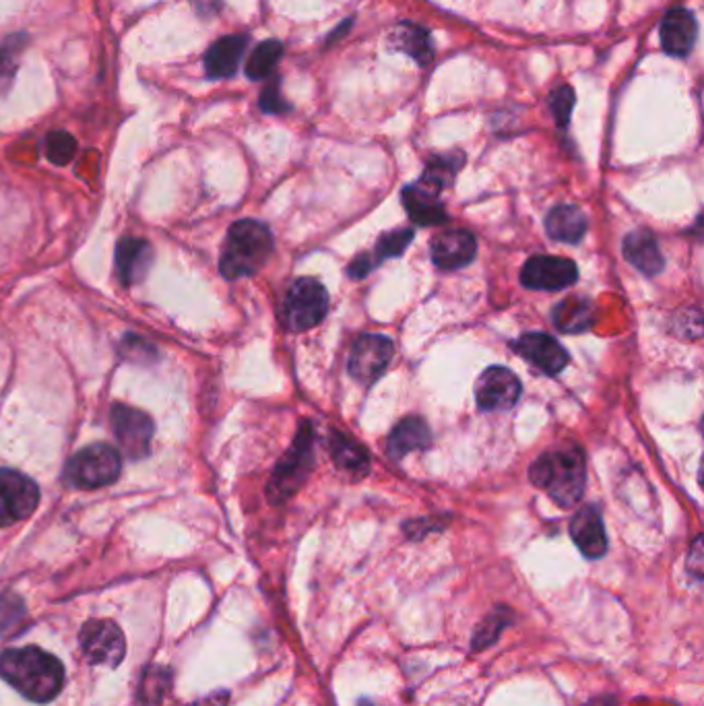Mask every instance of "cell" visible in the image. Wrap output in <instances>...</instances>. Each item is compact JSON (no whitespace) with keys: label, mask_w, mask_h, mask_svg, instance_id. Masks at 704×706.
Here are the masks:
<instances>
[{"label":"cell","mask_w":704,"mask_h":706,"mask_svg":"<svg viewBox=\"0 0 704 706\" xmlns=\"http://www.w3.org/2000/svg\"><path fill=\"white\" fill-rule=\"evenodd\" d=\"M585 706H618L616 705V700L612 698V696H602V698H595V700H591Z\"/></svg>","instance_id":"obj_39"},{"label":"cell","mask_w":704,"mask_h":706,"mask_svg":"<svg viewBox=\"0 0 704 706\" xmlns=\"http://www.w3.org/2000/svg\"><path fill=\"white\" fill-rule=\"evenodd\" d=\"M329 448H331V459L337 465V469L354 476H364L368 471L370 457H368V450L361 447L358 440L349 438L347 434L333 432Z\"/></svg>","instance_id":"obj_24"},{"label":"cell","mask_w":704,"mask_h":706,"mask_svg":"<svg viewBox=\"0 0 704 706\" xmlns=\"http://www.w3.org/2000/svg\"><path fill=\"white\" fill-rule=\"evenodd\" d=\"M523 392L520 380L504 366H492L479 376L475 401L482 411H506L515 407Z\"/></svg>","instance_id":"obj_11"},{"label":"cell","mask_w":704,"mask_h":706,"mask_svg":"<svg viewBox=\"0 0 704 706\" xmlns=\"http://www.w3.org/2000/svg\"><path fill=\"white\" fill-rule=\"evenodd\" d=\"M440 195H443V188L436 187L426 178H419L414 185L403 188V207L417 226H440L448 221V213Z\"/></svg>","instance_id":"obj_13"},{"label":"cell","mask_w":704,"mask_h":706,"mask_svg":"<svg viewBox=\"0 0 704 706\" xmlns=\"http://www.w3.org/2000/svg\"><path fill=\"white\" fill-rule=\"evenodd\" d=\"M698 36V23L686 9H674L665 14L662 23L663 50L672 57L691 54Z\"/></svg>","instance_id":"obj_19"},{"label":"cell","mask_w":704,"mask_h":706,"mask_svg":"<svg viewBox=\"0 0 704 706\" xmlns=\"http://www.w3.org/2000/svg\"><path fill=\"white\" fill-rule=\"evenodd\" d=\"M432 440L430 426L422 418H405L388 434V457L399 461L414 450L428 448Z\"/></svg>","instance_id":"obj_22"},{"label":"cell","mask_w":704,"mask_h":706,"mask_svg":"<svg viewBox=\"0 0 704 706\" xmlns=\"http://www.w3.org/2000/svg\"><path fill=\"white\" fill-rule=\"evenodd\" d=\"M28 607L21 595L2 593L0 595V638H11L26 628Z\"/></svg>","instance_id":"obj_27"},{"label":"cell","mask_w":704,"mask_h":706,"mask_svg":"<svg viewBox=\"0 0 704 706\" xmlns=\"http://www.w3.org/2000/svg\"><path fill=\"white\" fill-rule=\"evenodd\" d=\"M515 349L520 358H525L532 366L547 376L561 375L571 361L568 351L547 332H527V335L518 337V341H515Z\"/></svg>","instance_id":"obj_14"},{"label":"cell","mask_w":704,"mask_h":706,"mask_svg":"<svg viewBox=\"0 0 704 706\" xmlns=\"http://www.w3.org/2000/svg\"><path fill=\"white\" fill-rule=\"evenodd\" d=\"M40 503V488L31 477L0 467V527H11L33 515Z\"/></svg>","instance_id":"obj_8"},{"label":"cell","mask_w":704,"mask_h":706,"mask_svg":"<svg viewBox=\"0 0 704 706\" xmlns=\"http://www.w3.org/2000/svg\"><path fill=\"white\" fill-rule=\"evenodd\" d=\"M443 527H445V525H443L440 520L416 519L405 523V525H403V531H405V537H409L412 541H417V539L426 537V535L432 534V531H440Z\"/></svg>","instance_id":"obj_35"},{"label":"cell","mask_w":704,"mask_h":706,"mask_svg":"<svg viewBox=\"0 0 704 706\" xmlns=\"http://www.w3.org/2000/svg\"><path fill=\"white\" fill-rule=\"evenodd\" d=\"M110 426L118 447L132 461L145 459L151 453L156 426L153 419L141 409L116 404L110 411Z\"/></svg>","instance_id":"obj_7"},{"label":"cell","mask_w":704,"mask_h":706,"mask_svg":"<svg viewBox=\"0 0 704 706\" xmlns=\"http://www.w3.org/2000/svg\"><path fill=\"white\" fill-rule=\"evenodd\" d=\"M168 688H170V672L163 667H153L145 676L141 696L147 703H158L159 698L168 693Z\"/></svg>","instance_id":"obj_33"},{"label":"cell","mask_w":704,"mask_h":706,"mask_svg":"<svg viewBox=\"0 0 704 706\" xmlns=\"http://www.w3.org/2000/svg\"><path fill=\"white\" fill-rule=\"evenodd\" d=\"M622 252L626 260L633 265L634 269H638L641 274L657 275L662 274L665 267L662 250L657 236L653 231L638 228L631 231L624 242H622Z\"/></svg>","instance_id":"obj_18"},{"label":"cell","mask_w":704,"mask_h":706,"mask_svg":"<svg viewBox=\"0 0 704 706\" xmlns=\"http://www.w3.org/2000/svg\"><path fill=\"white\" fill-rule=\"evenodd\" d=\"M248 48V38L242 33L226 36L217 40L205 54V69L214 79H226L238 71L240 60Z\"/></svg>","instance_id":"obj_20"},{"label":"cell","mask_w":704,"mask_h":706,"mask_svg":"<svg viewBox=\"0 0 704 706\" xmlns=\"http://www.w3.org/2000/svg\"><path fill=\"white\" fill-rule=\"evenodd\" d=\"M28 43L26 33H14L0 43V89L13 83L17 67H19V54L23 52Z\"/></svg>","instance_id":"obj_29"},{"label":"cell","mask_w":704,"mask_h":706,"mask_svg":"<svg viewBox=\"0 0 704 706\" xmlns=\"http://www.w3.org/2000/svg\"><path fill=\"white\" fill-rule=\"evenodd\" d=\"M393 43L397 50L417 60L419 67H428L434 57L432 38L428 29L419 28L414 23H401L393 33Z\"/></svg>","instance_id":"obj_25"},{"label":"cell","mask_w":704,"mask_h":706,"mask_svg":"<svg viewBox=\"0 0 704 706\" xmlns=\"http://www.w3.org/2000/svg\"><path fill=\"white\" fill-rule=\"evenodd\" d=\"M230 703V693L228 690H219V693L209 694L201 698L195 706H228Z\"/></svg>","instance_id":"obj_38"},{"label":"cell","mask_w":704,"mask_h":706,"mask_svg":"<svg viewBox=\"0 0 704 706\" xmlns=\"http://www.w3.org/2000/svg\"><path fill=\"white\" fill-rule=\"evenodd\" d=\"M315 465V428L308 419L300 424L298 436L286 457L275 465L274 476L267 486V496L274 505H284L303 488Z\"/></svg>","instance_id":"obj_4"},{"label":"cell","mask_w":704,"mask_h":706,"mask_svg":"<svg viewBox=\"0 0 704 706\" xmlns=\"http://www.w3.org/2000/svg\"><path fill=\"white\" fill-rule=\"evenodd\" d=\"M595 322V308L593 302L583 296H571L562 300L554 310V325L562 332L589 331Z\"/></svg>","instance_id":"obj_23"},{"label":"cell","mask_w":704,"mask_h":706,"mask_svg":"<svg viewBox=\"0 0 704 706\" xmlns=\"http://www.w3.org/2000/svg\"><path fill=\"white\" fill-rule=\"evenodd\" d=\"M0 678L31 703H52L65 686V665L40 647L0 653Z\"/></svg>","instance_id":"obj_1"},{"label":"cell","mask_w":704,"mask_h":706,"mask_svg":"<svg viewBox=\"0 0 704 706\" xmlns=\"http://www.w3.org/2000/svg\"><path fill=\"white\" fill-rule=\"evenodd\" d=\"M358 706H376L374 705L373 700H368V698H361V700H359Z\"/></svg>","instance_id":"obj_40"},{"label":"cell","mask_w":704,"mask_h":706,"mask_svg":"<svg viewBox=\"0 0 704 706\" xmlns=\"http://www.w3.org/2000/svg\"><path fill=\"white\" fill-rule=\"evenodd\" d=\"M513 620H515V614L510 607H494L488 616L477 624L474 636H472V650L482 653V650L492 647L503 635L504 628L510 626Z\"/></svg>","instance_id":"obj_26"},{"label":"cell","mask_w":704,"mask_h":706,"mask_svg":"<svg viewBox=\"0 0 704 706\" xmlns=\"http://www.w3.org/2000/svg\"><path fill=\"white\" fill-rule=\"evenodd\" d=\"M571 537L587 560H599L607 554V535L597 506H583L571 520Z\"/></svg>","instance_id":"obj_16"},{"label":"cell","mask_w":704,"mask_h":706,"mask_svg":"<svg viewBox=\"0 0 704 706\" xmlns=\"http://www.w3.org/2000/svg\"><path fill=\"white\" fill-rule=\"evenodd\" d=\"M376 265H378V262L374 259L373 252H361V255H358L356 259L349 262L347 275H349L351 279H364L366 275H370V271H374Z\"/></svg>","instance_id":"obj_37"},{"label":"cell","mask_w":704,"mask_h":706,"mask_svg":"<svg viewBox=\"0 0 704 706\" xmlns=\"http://www.w3.org/2000/svg\"><path fill=\"white\" fill-rule=\"evenodd\" d=\"M589 221L576 205H558L546 217L547 236L556 242L576 245L587 233Z\"/></svg>","instance_id":"obj_21"},{"label":"cell","mask_w":704,"mask_h":706,"mask_svg":"<svg viewBox=\"0 0 704 706\" xmlns=\"http://www.w3.org/2000/svg\"><path fill=\"white\" fill-rule=\"evenodd\" d=\"M46 156L54 166H67L77 156V141L67 130H54L46 139Z\"/></svg>","instance_id":"obj_31"},{"label":"cell","mask_w":704,"mask_h":706,"mask_svg":"<svg viewBox=\"0 0 704 706\" xmlns=\"http://www.w3.org/2000/svg\"><path fill=\"white\" fill-rule=\"evenodd\" d=\"M122 459L110 445L96 443L75 453L65 467V481L79 490H98L120 476Z\"/></svg>","instance_id":"obj_5"},{"label":"cell","mask_w":704,"mask_h":706,"mask_svg":"<svg viewBox=\"0 0 704 706\" xmlns=\"http://www.w3.org/2000/svg\"><path fill=\"white\" fill-rule=\"evenodd\" d=\"M153 248L143 238L127 236L116 245V277L122 286H135L143 281L151 269Z\"/></svg>","instance_id":"obj_17"},{"label":"cell","mask_w":704,"mask_h":706,"mask_svg":"<svg viewBox=\"0 0 704 706\" xmlns=\"http://www.w3.org/2000/svg\"><path fill=\"white\" fill-rule=\"evenodd\" d=\"M329 294L315 277H300L289 286L284 300V322L289 331L315 329L327 317Z\"/></svg>","instance_id":"obj_6"},{"label":"cell","mask_w":704,"mask_h":706,"mask_svg":"<svg viewBox=\"0 0 704 706\" xmlns=\"http://www.w3.org/2000/svg\"><path fill=\"white\" fill-rule=\"evenodd\" d=\"M260 110L267 115H284L288 112L289 103L284 100L281 89H279V79H271V83L262 89L259 100Z\"/></svg>","instance_id":"obj_34"},{"label":"cell","mask_w":704,"mask_h":706,"mask_svg":"<svg viewBox=\"0 0 704 706\" xmlns=\"http://www.w3.org/2000/svg\"><path fill=\"white\" fill-rule=\"evenodd\" d=\"M704 568V551H703V537L698 535L694 541H692L691 551H688V563H686V570L694 580H703Z\"/></svg>","instance_id":"obj_36"},{"label":"cell","mask_w":704,"mask_h":706,"mask_svg":"<svg viewBox=\"0 0 704 706\" xmlns=\"http://www.w3.org/2000/svg\"><path fill=\"white\" fill-rule=\"evenodd\" d=\"M274 233L257 219H240L231 226L219 260L226 279L259 274L274 255Z\"/></svg>","instance_id":"obj_3"},{"label":"cell","mask_w":704,"mask_h":706,"mask_svg":"<svg viewBox=\"0 0 704 706\" xmlns=\"http://www.w3.org/2000/svg\"><path fill=\"white\" fill-rule=\"evenodd\" d=\"M395 346L385 335H361L349 351L347 370L361 385H373L387 372Z\"/></svg>","instance_id":"obj_10"},{"label":"cell","mask_w":704,"mask_h":706,"mask_svg":"<svg viewBox=\"0 0 704 706\" xmlns=\"http://www.w3.org/2000/svg\"><path fill=\"white\" fill-rule=\"evenodd\" d=\"M529 479L535 488L546 490L556 505L573 508L585 494V455L578 447L547 450L533 461Z\"/></svg>","instance_id":"obj_2"},{"label":"cell","mask_w":704,"mask_h":706,"mask_svg":"<svg viewBox=\"0 0 704 706\" xmlns=\"http://www.w3.org/2000/svg\"><path fill=\"white\" fill-rule=\"evenodd\" d=\"M81 653L91 665L116 667L127 655V640L112 620H89L79 633Z\"/></svg>","instance_id":"obj_9"},{"label":"cell","mask_w":704,"mask_h":706,"mask_svg":"<svg viewBox=\"0 0 704 706\" xmlns=\"http://www.w3.org/2000/svg\"><path fill=\"white\" fill-rule=\"evenodd\" d=\"M549 110L561 129H566L571 122V115L575 108V91L568 86H561L549 93Z\"/></svg>","instance_id":"obj_32"},{"label":"cell","mask_w":704,"mask_h":706,"mask_svg":"<svg viewBox=\"0 0 704 706\" xmlns=\"http://www.w3.org/2000/svg\"><path fill=\"white\" fill-rule=\"evenodd\" d=\"M284 54V46L277 42V40H267V42H260L252 54L246 62V74L248 79L252 81H262L267 79L271 72L275 71L279 58Z\"/></svg>","instance_id":"obj_28"},{"label":"cell","mask_w":704,"mask_h":706,"mask_svg":"<svg viewBox=\"0 0 704 706\" xmlns=\"http://www.w3.org/2000/svg\"><path fill=\"white\" fill-rule=\"evenodd\" d=\"M477 240L467 230H448L438 233L430 242V255L434 265L443 271H457L467 267L475 259Z\"/></svg>","instance_id":"obj_15"},{"label":"cell","mask_w":704,"mask_h":706,"mask_svg":"<svg viewBox=\"0 0 704 706\" xmlns=\"http://www.w3.org/2000/svg\"><path fill=\"white\" fill-rule=\"evenodd\" d=\"M414 230L412 228H397V230L385 231L376 248H374V259L380 265L383 260L397 259L405 252V248L414 242Z\"/></svg>","instance_id":"obj_30"},{"label":"cell","mask_w":704,"mask_h":706,"mask_svg":"<svg viewBox=\"0 0 704 706\" xmlns=\"http://www.w3.org/2000/svg\"><path fill=\"white\" fill-rule=\"evenodd\" d=\"M576 279H578V271L573 260L546 257V255L532 257L520 271V284L525 288L542 289V291L573 288Z\"/></svg>","instance_id":"obj_12"}]
</instances>
